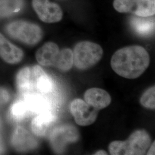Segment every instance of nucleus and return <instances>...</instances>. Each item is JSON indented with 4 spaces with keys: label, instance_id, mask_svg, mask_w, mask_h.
<instances>
[{
    "label": "nucleus",
    "instance_id": "4be33fe9",
    "mask_svg": "<svg viewBox=\"0 0 155 155\" xmlns=\"http://www.w3.org/2000/svg\"><path fill=\"white\" fill-rule=\"evenodd\" d=\"M9 100V95L5 89L0 88V105L5 104Z\"/></svg>",
    "mask_w": 155,
    "mask_h": 155
},
{
    "label": "nucleus",
    "instance_id": "0eeeda50",
    "mask_svg": "<svg viewBox=\"0 0 155 155\" xmlns=\"http://www.w3.org/2000/svg\"><path fill=\"white\" fill-rule=\"evenodd\" d=\"M70 109L75 122L80 126H89L93 124L98 116V110L81 99L73 100Z\"/></svg>",
    "mask_w": 155,
    "mask_h": 155
},
{
    "label": "nucleus",
    "instance_id": "393cba45",
    "mask_svg": "<svg viewBox=\"0 0 155 155\" xmlns=\"http://www.w3.org/2000/svg\"><path fill=\"white\" fill-rule=\"evenodd\" d=\"M2 151H3V148H2V145H1V142H0V153H1Z\"/></svg>",
    "mask_w": 155,
    "mask_h": 155
},
{
    "label": "nucleus",
    "instance_id": "7ed1b4c3",
    "mask_svg": "<svg viewBox=\"0 0 155 155\" xmlns=\"http://www.w3.org/2000/svg\"><path fill=\"white\" fill-rule=\"evenodd\" d=\"M73 55L75 66L80 70H86L99 62L103 55V50L96 43L82 41L75 45Z\"/></svg>",
    "mask_w": 155,
    "mask_h": 155
},
{
    "label": "nucleus",
    "instance_id": "aec40b11",
    "mask_svg": "<svg viewBox=\"0 0 155 155\" xmlns=\"http://www.w3.org/2000/svg\"><path fill=\"white\" fill-rule=\"evenodd\" d=\"M31 113L25 102L19 100L15 102L11 107L10 114L13 120L17 121H22Z\"/></svg>",
    "mask_w": 155,
    "mask_h": 155
},
{
    "label": "nucleus",
    "instance_id": "2eb2a0df",
    "mask_svg": "<svg viewBox=\"0 0 155 155\" xmlns=\"http://www.w3.org/2000/svg\"><path fill=\"white\" fill-rule=\"evenodd\" d=\"M60 50L55 43L48 42L39 48L36 58L40 64L45 66H54Z\"/></svg>",
    "mask_w": 155,
    "mask_h": 155
},
{
    "label": "nucleus",
    "instance_id": "f8f14e48",
    "mask_svg": "<svg viewBox=\"0 0 155 155\" xmlns=\"http://www.w3.org/2000/svg\"><path fill=\"white\" fill-rule=\"evenodd\" d=\"M23 97L31 113L40 114L52 111V105L45 95L32 93Z\"/></svg>",
    "mask_w": 155,
    "mask_h": 155
},
{
    "label": "nucleus",
    "instance_id": "ddd939ff",
    "mask_svg": "<svg viewBox=\"0 0 155 155\" xmlns=\"http://www.w3.org/2000/svg\"><path fill=\"white\" fill-rule=\"evenodd\" d=\"M56 121V116L52 111L38 114L31 123L33 133L39 137H44Z\"/></svg>",
    "mask_w": 155,
    "mask_h": 155
},
{
    "label": "nucleus",
    "instance_id": "b1692460",
    "mask_svg": "<svg viewBox=\"0 0 155 155\" xmlns=\"http://www.w3.org/2000/svg\"><path fill=\"white\" fill-rule=\"evenodd\" d=\"M94 155H107V152L105 151V150H98V151H97Z\"/></svg>",
    "mask_w": 155,
    "mask_h": 155
},
{
    "label": "nucleus",
    "instance_id": "9d476101",
    "mask_svg": "<svg viewBox=\"0 0 155 155\" xmlns=\"http://www.w3.org/2000/svg\"><path fill=\"white\" fill-rule=\"evenodd\" d=\"M12 144L18 151L23 152L35 148L38 142L25 128L18 126L15 129L13 134Z\"/></svg>",
    "mask_w": 155,
    "mask_h": 155
},
{
    "label": "nucleus",
    "instance_id": "412c9836",
    "mask_svg": "<svg viewBox=\"0 0 155 155\" xmlns=\"http://www.w3.org/2000/svg\"><path fill=\"white\" fill-rule=\"evenodd\" d=\"M155 86L148 89L141 97L140 103L144 107L155 109Z\"/></svg>",
    "mask_w": 155,
    "mask_h": 155
},
{
    "label": "nucleus",
    "instance_id": "423d86ee",
    "mask_svg": "<svg viewBox=\"0 0 155 155\" xmlns=\"http://www.w3.org/2000/svg\"><path fill=\"white\" fill-rule=\"evenodd\" d=\"M79 133L76 127L70 125H63L55 127L50 134V143L54 150L61 153L67 144L76 142Z\"/></svg>",
    "mask_w": 155,
    "mask_h": 155
},
{
    "label": "nucleus",
    "instance_id": "6ab92c4d",
    "mask_svg": "<svg viewBox=\"0 0 155 155\" xmlns=\"http://www.w3.org/2000/svg\"><path fill=\"white\" fill-rule=\"evenodd\" d=\"M22 6V0H0V17L15 15L21 9Z\"/></svg>",
    "mask_w": 155,
    "mask_h": 155
},
{
    "label": "nucleus",
    "instance_id": "dca6fc26",
    "mask_svg": "<svg viewBox=\"0 0 155 155\" xmlns=\"http://www.w3.org/2000/svg\"><path fill=\"white\" fill-rule=\"evenodd\" d=\"M148 17H132L130 25L134 31L142 36H148L155 31V19Z\"/></svg>",
    "mask_w": 155,
    "mask_h": 155
},
{
    "label": "nucleus",
    "instance_id": "6e6552de",
    "mask_svg": "<svg viewBox=\"0 0 155 155\" xmlns=\"http://www.w3.org/2000/svg\"><path fill=\"white\" fill-rule=\"evenodd\" d=\"M33 8L41 20L52 23L61 20L63 13L59 6L49 0H33Z\"/></svg>",
    "mask_w": 155,
    "mask_h": 155
},
{
    "label": "nucleus",
    "instance_id": "9b49d317",
    "mask_svg": "<svg viewBox=\"0 0 155 155\" xmlns=\"http://www.w3.org/2000/svg\"><path fill=\"white\" fill-rule=\"evenodd\" d=\"M84 99L89 105L98 110L107 107L111 101L109 94L100 88L88 89L84 94Z\"/></svg>",
    "mask_w": 155,
    "mask_h": 155
},
{
    "label": "nucleus",
    "instance_id": "1a4fd4ad",
    "mask_svg": "<svg viewBox=\"0 0 155 155\" xmlns=\"http://www.w3.org/2000/svg\"><path fill=\"white\" fill-rule=\"evenodd\" d=\"M33 87L35 93L44 95L50 94L54 89L52 79L39 66H35L32 69Z\"/></svg>",
    "mask_w": 155,
    "mask_h": 155
},
{
    "label": "nucleus",
    "instance_id": "f03ea898",
    "mask_svg": "<svg viewBox=\"0 0 155 155\" xmlns=\"http://www.w3.org/2000/svg\"><path fill=\"white\" fill-rule=\"evenodd\" d=\"M151 139L149 134L143 129L134 132L127 141H114L109 146L112 155H141L149 149Z\"/></svg>",
    "mask_w": 155,
    "mask_h": 155
},
{
    "label": "nucleus",
    "instance_id": "5701e85b",
    "mask_svg": "<svg viewBox=\"0 0 155 155\" xmlns=\"http://www.w3.org/2000/svg\"><path fill=\"white\" fill-rule=\"evenodd\" d=\"M147 155H155V142L152 144L151 147L149 148V150L147 152Z\"/></svg>",
    "mask_w": 155,
    "mask_h": 155
},
{
    "label": "nucleus",
    "instance_id": "f257e3e1",
    "mask_svg": "<svg viewBox=\"0 0 155 155\" xmlns=\"http://www.w3.org/2000/svg\"><path fill=\"white\" fill-rule=\"evenodd\" d=\"M150 61L149 54L144 47L132 45L117 51L111 58V66L122 77L136 79L147 69Z\"/></svg>",
    "mask_w": 155,
    "mask_h": 155
},
{
    "label": "nucleus",
    "instance_id": "20e7f679",
    "mask_svg": "<svg viewBox=\"0 0 155 155\" xmlns=\"http://www.w3.org/2000/svg\"><path fill=\"white\" fill-rule=\"evenodd\" d=\"M6 31L12 37L29 45L37 44L42 38V31L38 25L24 21L9 24Z\"/></svg>",
    "mask_w": 155,
    "mask_h": 155
},
{
    "label": "nucleus",
    "instance_id": "a211bd4d",
    "mask_svg": "<svg viewBox=\"0 0 155 155\" xmlns=\"http://www.w3.org/2000/svg\"><path fill=\"white\" fill-rule=\"evenodd\" d=\"M74 55L73 51L69 48H65L60 51L54 66L61 71H68L73 66Z\"/></svg>",
    "mask_w": 155,
    "mask_h": 155
},
{
    "label": "nucleus",
    "instance_id": "4468645a",
    "mask_svg": "<svg viewBox=\"0 0 155 155\" xmlns=\"http://www.w3.org/2000/svg\"><path fill=\"white\" fill-rule=\"evenodd\" d=\"M22 50L12 44L0 33V56L8 63L16 64L21 61Z\"/></svg>",
    "mask_w": 155,
    "mask_h": 155
},
{
    "label": "nucleus",
    "instance_id": "f3484780",
    "mask_svg": "<svg viewBox=\"0 0 155 155\" xmlns=\"http://www.w3.org/2000/svg\"><path fill=\"white\" fill-rule=\"evenodd\" d=\"M17 86L19 93L23 97L35 93L33 87L32 69L26 67L22 68L17 76Z\"/></svg>",
    "mask_w": 155,
    "mask_h": 155
},
{
    "label": "nucleus",
    "instance_id": "39448f33",
    "mask_svg": "<svg viewBox=\"0 0 155 155\" xmlns=\"http://www.w3.org/2000/svg\"><path fill=\"white\" fill-rule=\"evenodd\" d=\"M113 5L121 13L129 12L140 17L155 15V0H114Z\"/></svg>",
    "mask_w": 155,
    "mask_h": 155
}]
</instances>
